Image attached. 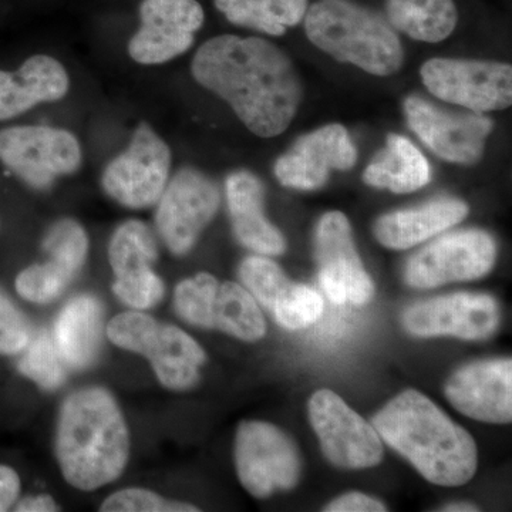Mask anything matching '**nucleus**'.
Masks as SVG:
<instances>
[{"label":"nucleus","mask_w":512,"mask_h":512,"mask_svg":"<svg viewBox=\"0 0 512 512\" xmlns=\"http://www.w3.org/2000/svg\"><path fill=\"white\" fill-rule=\"evenodd\" d=\"M191 72L259 137L284 133L301 106L303 89L295 64L284 50L259 37L208 40L192 60Z\"/></svg>","instance_id":"f257e3e1"},{"label":"nucleus","mask_w":512,"mask_h":512,"mask_svg":"<svg viewBox=\"0 0 512 512\" xmlns=\"http://www.w3.org/2000/svg\"><path fill=\"white\" fill-rule=\"evenodd\" d=\"M373 427L430 483L458 487L476 474L473 437L416 390L394 397L376 414Z\"/></svg>","instance_id":"f03ea898"},{"label":"nucleus","mask_w":512,"mask_h":512,"mask_svg":"<svg viewBox=\"0 0 512 512\" xmlns=\"http://www.w3.org/2000/svg\"><path fill=\"white\" fill-rule=\"evenodd\" d=\"M56 457L64 480L80 491L97 490L123 474L130 436L113 394L86 387L64 400L57 421Z\"/></svg>","instance_id":"7ed1b4c3"},{"label":"nucleus","mask_w":512,"mask_h":512,"mask_svg":"<svg viewBox=\"0 0 512 512\" xmlns=\"http://www.w3.org/2000/svg\"><path fill=\"white\" fill-rule=\"evenodd\" d=\"M303 19L313 45L339 62L380 77L392 76L402 67V42L376 10L352 0H318Z\"/></svg>","instance_id":"20e7f679"},{"label":"nucleus","mask_w":512,"mask_h":512,"mask_svg":"<svg viewBox=\"0 0 512 512\" xmlns=\"http://www.w3.org/2000/svg\"><path fill=\"white\" fill-rule=\"evenodd\" d=\"M106 332L114 345L147 357L157 379L167 389L185 392L200 382V367L207 355L177 326L160 323L140 311H131L114 316Z\"/></svg>","instance_id":"39448f33"},{"label":"nucleus","mask_w":512,"mask_h":512,"mask_svg":"<svg viewBox=\"0 0 512 512\" xmlns=\"http://www.w3.org/2000/svg\"><path fill=\"white\" fill-rule=\"evenodd\" d=\"M0 163L35 190H47L82 164V148L72 133L45 126L0 130Z\"/></svg>","instance_id":"423d86ee"},{"label":"nucleus","mask_w":512,"mask_h":512,"mask_svg":"<svg viewBox=\"0 0 512 512\" xmlns=\"http://www.w3.org/2000/svg\"><path fill=\"white\" fill-rule=\"evenodd\" d=\"M235 466L239 481L256 498L291 490L301 477L298 448L284 431L264 421H244L238 427Z\"/></svg>","instance_id":"0eeeda50"},{"label":"nucleus","mask_w":512,"mask_h":512,"mask_svg":"<svg viewBox=\"0 0 512 512\" xmlns=\"http://www.w3.org/2000/svg\"><path fill=\"white\" fill-rule=\"evenodd\" d=\"M424 86L446 103L474 113L504 110L512 101L510 64L466 59H430L421 66Z\"/></svg>","instance_id":"6e6552de"},{"label":"nucleus","mask_w":512,"mask_h":512,"mask_svg":"<svg viewBox=\"0 0 512 512\" xmlns=\"http://www.w3.org/2000/svg\"><path fill=\"white\" fill-rule=\"evenodd\" d=\"M170 168V147L153 128L140 124L127 150L107 165L101 185L114 201L141 210L160 200Z\"/></svg>","instance_id":"1a4fd4ad"},{"label":"nucleus","mask_w":512,"mask_h":512,"mask_svg":"<svg viewBox=\"0 0 512 512\" xmlns=\"http://www.w3.org/2000/svg\"><path fill=\"white\" fill-rule=\"evenodd\" d=\"M220 191L207 175L183 168L165 185L158 200V234L171 254L187 255L220 208Z\"/></svg>","instance_id":"9d476101"},{"label":"nucleus","mask_w":512,"mask_h":512,"mask_svg":"<svg viewBox=\"0 0 512 512\" xmlns=\"http://www.w3.org/2000/svg\"><path fill=\"white\" fill-rule=\"evenodd\" d=\"M495 255L497 247L487 232L480 229L451 232L417 252L407 262L404 279L417 289L474 281L491 271Z\"/></svg>","instance_id":"9b49d317"},{"label":"nucleus","mask_w":512,"mask_h":512,"mask_svg":"<svg viewBox=\"0 0 512 512\" xmlns=\"http://www.w3.org/2000/svg\"><path fill=\"white\" fill-rule=\"evenodd\" d=\"M309 417L330 463L348 470H362L382 461L383 444L379 433L338 394L330 390L313 394Z\"/></svg>","instance_id":"f8f14e48"},{"label":"nucleus","mask_w":512,"mask_h":512,"mask_svg":"<svg viewBox=\"0 0 512 512\" xmlns=\"http://www.w3.org/2000/svg\"><path fill=\"white\" fill-rule=\"evenodd\" d=\"M407 123L433 153L454 164H476L484 154L493 120L483 113H458L437 107L419 96L404 101Z\"/></svg>","instance_id":"ddd939ff"},{"label":"nucleus","mask_w":512,"mask_h":512,"mask_svg":"<svg viewBox=\"0 0 512 512\" xmlns=\"http://www.w3.org/2000/svg\"><path fill=\"white\" fill-rule=\"evenodd\" d=\"M319 284L336 303L365 305L375 295V285L357 254L352 228L345 214L328 212L320 218L315 235Z\"/></svg>","instance_id":"4468645a"},{"label":"nucleus","mask_w":512,"mask_h":512,"mask_svg":"<svg viewBox=\"0 0 512 512\" xmlns=\"http://www.w3.org/2000/svg\"><path fill=\"white\" fill-rule=\"evenodd\" d=\"M140 20L128 53L140 64L167 63L190 49L204 9L197 0H144Z\"/></svg>","instance_id":"2eb2a0df"},{"label":"nucleus","mask_w":512,"mask_h":512,"mask_svg":"<svg viewBox=\"0 0 512 512\" xmlns=\"http://www.w3.org/2000/svg\"><path fill=\"white\" fill-rule=\"evenodd\" d=\"M500 322L497 302L480 293H454L410 306L403 315L407 332L419 338L454 336L481 340L493 335Z\"/></svg>","instance_id":"dca6fc26"},{"label":"nucleus","mask_w":512,"mask_h":512,"mask_svg":"<svg viewBox=\"0 0 512 512\" xmlns=\"http://www.w3.org/2000/svg\"><path fill=\"white\" fill-rule=\"evenodd\" d=\"M357 151L348 130L329 124L298 138L288 153L275 164L279 183L295 190H318L328 183L333 170H350Z\"/></svg>","instance_id":"f3484780"},{"label":"nucleus","mask_w":512,"mask_h":512,"mask_svg":"<svg viewBox=\"0 0 512 512\" xmlns=\"http://www.w3.org/2000/svg\"><path fill=\"white\" fill-rule=\"evenodd\" d=\"M448 402L471 419L507 424L512 420L511 359L471 363L450 377Z\"/></svg>","instance_id":"a211bd4d"},{"label":"nucleus","mask_w":512,"mask_h":512,"mask_svg":"<svg viewBox=\"0 0 512 512\" xmlns=\"http://www.w3.org/2000/svg\"><path fill=\"white\" fill-rule=\"evenodd\" d=\"M235 237L252 252L264 256L284 254V235L264 214V184L249 171H237L225 184Z\"/></svg>","instance_id":"6ab92c4d"},{"label":"nucleus","mask_w":512,"mask_h":512,"mask_svg":"<svg viewBox=\"0 0 512 512\" xmlns=\"http://www.w3.org/2000/svg\"><path fill=\"white\" fill-rule=\"evenodd\" d=\"M70 80L53 57H29L16 73L0 70V121L15 119L40 103L63 99Z\"/></svg>","instance_id":"aec40b11"},{"label":"nucleus","mask_w":512,"mask_h":512,"mask_svg":"<svg viewBox=\"0 0 512 512\" xmlns=\"http://www.w3.org/2000/svg\"><path fill=\"white\" fill-rule=\"evenodd\" d=\"M467 214L466 202L441 198L417 208L383 215L375 224V237L383 247L409 249L454 227Z\"/></svg>","instance_id":"412c9836"},{"label":"nucleus","mask_w":512,"mask_h":512,"mask_svg":"<svg viewBox=\"0 0 512 512\" xmlns=\"http://www.w3.org/2000/svg\"><path fill=\"white\" fill-rule=\"evenodd\" d=\"M103 312V305L93 295L76 296L63 306L53 328V340L67 366L83 370L93 365L103 340Z\"/></svg>","instance_id":"4be33fe9"},{"label":"nucleus","mask_w":512,"mask_h":512,"mask_svg":"<svg viewBox=\"0 0 512 512\" xmlns=\"http://www.w3.org/2000/svg\"><path fill=\"white\" fill-rule=\"evenodd\" d=\"M427 158L409 138L389 134L386 147L380 151L363 173L370 187L383 188L396 194H409L430 183Z\"/></svg>","instance_id":"5701e85b"},{"label":"nucleus","mask_w":512,"mask_h":512,"mask_svg":"<svg viewBox=\"0 0 512 512\" xmlns=\"http://www.w3.org/2000/svg\"><path fill=\"white\" fill-rule=\"evenodd\" d=\"M386 19L414 40L439 43L456 29L458 10L453 0H386Z\"/></svg>","instance_id":"b1692460"},{"label":"nucleus","mask_w":512,"mask_h":512,"mask_svg":"<svg viewBox=\"0 0 512 512\" xmlns=\"http://www.w3.org/2000/svg\"><path fill=\"white\" fill-rule=\"evenodd\" d=\"M208 325L245 342H256L266 333L258 302L237 282L218 284L208 306Z\"/></svg>","instance_id":"393cba45"},{"label":"nucleus","mask_w":512,"mask_h":512,"mask_svg":"<svg viewBox=\"0 0 512 512\" xmlns=\"http://www.w3.org/2000/svg\"><path fill=\"white\" fill-rule=\"evenodd\" d=\"M215 6L234 25L282 36L305 18L309 0H215Z\"/></svg>","instance_id":"a878e982"},{"label":"nucleus","mask_w":512,"mask_h":512,"mask_svg":"<svg viewBox=\"0 0 512 512\" xmlns=\"http://www.w3.org/2000/svg\"><path fill=\"white\" fill-rule=\"evenodd\" d=\"M157 258L156 238L144 222L126 221L110 239L109 261L116 278L153 268Z\"/></svg>","instance_id":"bb28decb"},{"label":"nucleus","mask_w":512,"mask_h":512,"mask_svg":"<svg viewBox=\"0 0 512 512\" xmlns=\"http://www.w3.org/2000/svg\"><path fill=\"white\" fill-rule=\"evenodd\" d=\"M19 362V372L39 384L42 389L53 390L63 386L66 380V362H64L55 340L42 330L30 339L28 348L23 350Z\"/></svg>","instance_id":"cd10ccee"},{"label":"nucleus","mask_w":512,"mask_h":512,"mask_svg":"<svg viewBox=\"0 0 512 512\" xmlns=\"http://www.w3.org/2000/svg\"><path fill=\"white\" fill-rule=\"evenodd\" d=\"M43 249L50 256V262L74 279L82 271L89 254V238L79 222L66 218L49 228L43 239Z\"/></svg>","instance_id":"c85d7f7f"},{"label":"nucleus","mask_w":512,"mask_h":512,"mask_svg":"<svg viewBox=\"0 0 512 512\" xmlns=\"http://www.w3.org/2000/svg\"><path fill=\"white\" fill-rule=\"evenodd\" d=\"M239 278L255 301L271 312L292 285L279 265L264 255L244 259L239 266Z\"/></svg>","instance_id":"c756f323"},{"label":"nucleus","mask_w":512,"mask_h":512,"mask_svg":"<svg viewBox=\"0 0 512 512\" xmlns=\"http://www.w3.org/2000/svg\"><path fill=\"white\" fill-rule=\"evenodd\" d=\"M72 282V276L46 261L30 265L19 272L15 279V289L25 301L45 305L59 298Z\"/></svg>","instance_id":"7c9ffc66"},{"label":"nucleus","mask_w":512,"mask_h":512,"mask_svg":"<svg viewBox=\"0 0 512 512\" xmlns=\"http://www.w3.org/2000/svg\"><path fill=\"white\" fill-rule=\"evenodd\" d=\"M218 284V279L207 272L184 279L175 288V312L184 322L208 329V306Z\"/></svg>","instance_id":"2f4dec72"},{"label":"nucleus","mask_w":512,"mask_h":512,"mask_svg":"<svg viewBox=\"0 0 512 512\" xmlns=\"http://www.w3.org/2000/svg\"><path fill=\"white\" fill-rule=\"evenodd\" d=\"M323 299L315 289L306 285L289 286L285 295L276 302L272 315L285 329L308 328L322 316Z\"/></svg>","instance_id":"473e14b6"},{"label":"nucleus","mask_w":512,"mask_h":512,"mask_svg":"<svg viewBox=\"0 0 512 512\" xmlns=\"http://www.w3.org/2000/svg\"><path fill=\"white\" fill-rule=\"evenodd\" d=\"M113 292L121 302L136 311H146L163 299L164 282L153 268L141 269L131 274L117 276Z\"/></svg>","instance_id":"72a5a7b5"},{"label":"nucleus","mask_w":512,"mask_h":512,"mask_svg":"<svg viewBox=\"0 0 512 512\" xmlns=\"http://www.w3.org/2000/svg\"><path fill=\"white\" fill-rule=\"evenodd\" d=\"M103 512H195L197 507L178 501L165 500L164 497L144 490V488H126L111 494L103 504Z\"/></svg>","instance_id":"f704fd0d"},{"label":"nucleus","mask_w":512,"mask_h":512,"mask_svg":"<svg viewBox=\"0 0 512 512\" xmlns=\"http://www.w3.org/2000/svg\"><path fill=\"white\" fill-rule=\"evenodd\" d=\"M32 336L28 318L0 288V356L20 355L28 348Z\"/></svg>","instance_id":"c9c22d12"},{"label":"nucleus","mask_w":512,"mask_h":512,"mask_svg":"<svg viewBox=\"0 0 512 512\" xmlns=\"http://www.w3.org/2000/svg\"><path fill=\"white\" fill-rule=\"evenodd\" d=\"M328 512H382L387 511L383 503L362 493H349L336 498L325 508Z\"/></svg>","instance_id":"e433bc0d"},{"label":"nucleus","mask_w":512,"mask_h":512,"mask_svg":"<svg viewBox=\"0 0 512 512\" xmlns=\"http://www.w3.org/2000/svg\"><path fill=\"white\" fill-rule=\"evenodd\" d=\"M20 488V477L15 468L0 464V512L9 511L18 503Z\"/></svg>","instance_id":"4c0bfd02"},{"label":"nucleus","mask_w":512,"mask_h":512,"mask_svg":"<svg viewBox=\"0 0 512 512\" xmlns=\"http://www.w3.org/2000/svg\"><path fill=\"white\" fill-rule=\"evenodd\" d=\"M16 512H55L59 511V505L50 495H33L26 497L15 504Z\"/></svg>","instance_id":"58836bf2"},{"label":"nucleus","mask_w":512,"mask_h":512,"mask_svg":"<svg viewBox=\"0 0 512 512\" xmlns=\"http://www.w3.org/2000/svg\"><path fill=\"white\" fill-rule=\"evenodd\" d=\"M444 511L471 512V511H478V508L474 507L473 504L457 503V504L447 505V507L444 508Z\"/></svg>","instance_id":"ea45409f"}]
</instances>
